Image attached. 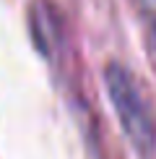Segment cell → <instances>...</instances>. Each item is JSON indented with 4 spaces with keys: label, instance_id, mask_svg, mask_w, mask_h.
I'll return each mask as SVG.
<instances>
[{
    "label": "cell",
    "instance_id": "cell-1",
    "mask_svg": "<svg viewBox=\"0 0 156 159\" xmlns=\"http://www.w3.org/2000/svg\"><path fill=\"white\" fill-rule=\"evenodd\" d=\"M104 84H107L109 102L117 112V120L130 143L138 151H151L156 146V104L146 86L120 63L107 65Z\"/></svg>",
    "mask_w": 156,
    "mask_h": 159
},
{
    "label": "cell",
    "instance_id": "cell-2",
    "mask_svg": "<svg viewBox=\"0 0 156 159\" xmlns=\"http://www.w3.org/2000/svg\"><path fill=\"white\" fill-rule=\"evenodd\" d=\"M143 5V18L148 24V31H151V39L156 44V0H141Z\"/></svg>",
    "mask_w": 156,
    "mask_h": 159
}]
</instances>
